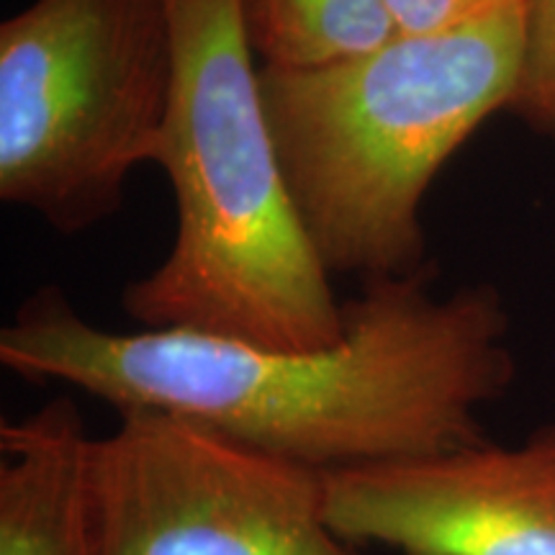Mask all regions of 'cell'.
<instances>
[{
	"mask_svg": "<svg viewBox=\"0 0 555 555\" xmlns=\"http://www.w3.org/2000/svg\"><path fill=\"white\" fill-rule=\"evenodd\" d=\"M99 555H371L327 517V474L180 414L131 409L90 461Z\"/></svg>",
	"mask_w": 555,
	"mask_h": 555,
	"instance_id": "cell-5",
	"label": "cell"
},
{
	"mask_svg": "<svg viewBox=\"0 0 555 555\" xmlns=\"http://www.w3.org/2000/svg\"><path fill=\"white\" fill-rule=\"evenodd\" d=\"M506 108L555 139V0H525L522 47Z\"/></svg>",
	"mask_w": 555,
	"mask_h": 555,
	"instance_id": "cell-9",
	"label": "cell"
},
{
	"mask_svg": "<svg viewBox=\"0 0 555 555\" xmlns=\"http://www.w3.org/2000/svg\"><path fill=\"white\" fill-rule=\"evenodd\" d=\"M176 88L165 0H34L0 26V201L60 234L114 217Z\"/></svg>",
	"mask_w": 555,
	"mask_h": 555,
	"instance_id": "cell-4",
	"label": "cell"
},
{
	"mask_svg": "<svg viewBox=\"0 0 555 555\" xmlns=\"http://www.w3.org/2000/svg\"><path fill=\"white\" fill-rule=\"evenodd\" d=\"M249 44L266 67H322L397 37L384 0H245Z\"/></svg>",
	"mask_w": 555,
	"mask_h": 555,
	"instance_id": "cell-8",
	"label": "cell"
},
{
	"mask_svg": "<svg viewBox=\"0 0 555 555\" xmlns=\"http://www.w3.org/2000/svg\"><path fill=\"white\" fill-rule=\"evenodd\" d=\"M429 268L371 278L345 304V337L270 350L196 332H108L57 286L0 330V365L119 409L180 414L317 470L412 461L483 442L478 406L515 376L491 286L433 294Z\"/></svg>",
	"mask_w": 555,
	"mask_h": 555,
	"instance_id": "cell-1",
	"label": "cell"
},
{
	"mask_svg": "<svg viewBox=\"0 0 555 555\" xmlns=\"http://www.w3.org/2000/svg\"><path fill=\"white\" fill-rule=\"evenodd\" d=\"M397 37H433L453 31L512 0H384Z\"/></svg>",
	"mask_w": 555,
	"mask_h": 555,
	"instance_id": "cell-10",
	"label": "cell"
},
{
	"mask_svg": "<svg viewBox=\"0 0 555 555\" xmlns=\"http://www.w3.org/2000/svg\"><path fill=\"white\" fill-rule=\"evenodd\" d=\"M93 442L69 397L0 425V555H99Z\"/></svg>",
	"mask_w": 555,
	"mask_h": 555,
	"instance_id": "cell-7",
	"label": "cell"
},
{
	"mask_svg": "<svg viewBox=\"0 0 555 555\" xmlns=\"http://www.w3.org/2000/svg\"><path fill=\"white\" fill-rule=\"evenodd\" d=\"M525 0L433 37L322 67L260 65V93L304 232L327 273L427 268L422 204L442 165L509 103Z\"/></svg>",
	"mask_w": 555,
	"mask_h": 555,
	"instance_id": "cell-3",
	"label": "cell"
},
{
	"mask_svg": "<svg viewBox=\"0 0 555 555\" xmlns=\"http://www.w3.org/2000/svg\"><path fill=\"white\" fill-rule=\"evenodd\" d=\"M176 88L155 165L176 201V237L124 291L139 330L196 332L270 350L345 337L291 198L249 44L245 0H165Z\"/></svg>",
	"mask_w": 555,
	"mask_h": 555,
	"instance_id": "cell-2",
	"label": "cell"
},
{
	"mask_svg": "<svg viewBox=\"0 0 555 555\" xmlns=\"http://www.w3.org/2000/svg\"><path fill=\"white\" fill-rule=\"evenodd\" d=\"M327 517L360 547L401 555H555V425L327 474Z\"/></svg>",
	"mask_w": 555,
	"mask_h": 555,
	"instance_id": "cell-6",
	"label": "cell"
}]
</instances>
